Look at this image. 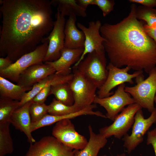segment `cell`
I'll return each instance as SVG.
<instances>
[{
  "instance_id": "cell-1",
  "label": "cell",
  "mask_w": 156,
  "mask_h": 156,
  "mask_svg": "<svg viewBox=\"0 0 156 156\" xmlns=\"http://www.w3.org/2000/svg\"><path fill=\"white\" fill-rule=\"evenodd\" d=\"M0 55L14 62L34 50L54 26L49 0H1Z\"/></svg>"
},
{
  "instance_id": "cell-33",
  "label": "cell",
  "mask_w": 156,
  "mask_h": 156,
  "mask_svg": "<svg viewBox=\"0 0 156 156\" xmlns=\"http://www.w3.org/2000/svg\"><path fill=\"white\" fill-rule=\"evenodd\" d=\"M132 3L140 4L145 7L153 8L156 6V0H130Z\"/></svg>"
},
{
  "instance_id": "cell-31",
  "label": "cell",
  "mask_w": 156,
  "mask_h": 156,
  "mask_svg": "<svg viewBox=\"0 0 156 156\" xmlns=\"http://www.w3.org/2000/svg\"><path fill=\"white\" fill-rule=\"evenodd\" d=\"M49 84L42 89L31 101L32 102L39 103H44L47 98L49 95L51 87Z\"/></svg>"
},
{
  "instance_id": "cell-3",
  "label": "cell",
  "mask_w": 156,
  "mask_h": 156,
  "mask_svg": "<svg viewBox=\"0 0 156 156\" xmlns=\"http://www.w3.org/2000/svg\"><path fill=\"white\" fill-rule=\"evenodd\" d=\"M105 50L94 51L88 54L76 68L99 89L108 76Z\"/></svg>"
},
{
  "instance_id": "cell-34",
  "label": "cell",
  "mask_w": 156,
  "mask_h": 156,
  "mask_svg": "<svg viewBox=\"0 0 156 156\" xmlns=\"http://www.w3.org/2000/svg\"><path fill=\"white\" fill-rule=\"evenodd\" d=\"M14 62L8 57L0 58V71L9 67Z\"/></svg>"
},
{
  "instance_id": "cell-20",
  "label": "cell",
  "mask_w": 156,
  "mask_h": 156,
  "mask_svg": "<svg viewBox=\"0 0 156 156\" xmlns=\"http://www.w3.org/2000/svg\"><path fill=\"white\" fill-rule=\"evenodd\" d=\"M94 108V106L91 105L79 111L66 115L55 116L47 114L38 121L31 123V131L32 132L40 128L51 125L64 119H70L84 115L95 116L97 114V112L93 111Z\"/></svg>"
},
{
  "instance_id": "cell-14",
  "label": "cell",
  "mask_w": 156,
  "mask_h": 156,
  "mask_svg": "<svg viewBox=\"0 0 156 156\" xmlns=\"http://www.w3.org/2000/svg\"><path fill=\"white\" fill-rule=\"evenodd\" d=\"M102 25L101 22L99 20L89 22L88 27L80 23H77L78 27L84 33L85 41L83 53L74 67L77 66L88 54L94 51L105 50L103 45L105 39L100 33Z\"/></svg>"
},
{
  "instance_id": "cell-38",
  "label": "cell",
  "mask_w": 156,
  "mask_h": 156,
  "mask_svg": "<svg viewBox=\"0 0 156 156\" xmlns=\"http://www.w3.org/2000/svg\"><path fill=\"white\" fill-rule=\"evenodd\" d=\"M154 102L156 103V92L155 96V99H154Z\"/></svg>"
},
{
  "instance_id": "cell-11",
  "label": "cell",
  "mask_w": 156,
  "mask_h": 156,
  "mask_svg": "<svg viewBox=\"0 0 156 156\" xmlns=\"http://www.w3.org/2000/svg\"><path fill=\"white\" fill-rule=\"evenodd\" d=\"M108 71L107 78L104 84L99 89L97 96L99 98L107 97L113 94L112 90L117 86L127 82L133 84V79L143 73V71H135L132 74L128 72L131 69L129 67L121 68L109 63L107 66Z\"/></svg>"
},
{
  "instance_id": "cell-16",
  "label": "cell",
  "mask_w": 156,
  "mask_h": 156,
  "mask_svg": "<svg viewBox=\"0 0 156 156\" xmlns=\"http://www.w3.org/2000/svg\"><path fill=\"white\" fill-rule=\"evenodd\" d=\"M83 50L84 48L70 49L64 47L58 60L44 62L52 66L55 69V73L63 75H69L72 73L71 66L79 61Z\"/></svg>"
},
{
  "instance_id": "cell-27",
  "label": "cell",
  "mask_w": 156,
  "mask_h": 156,
  "mask_svg": "<svg viewBox=\"0 0 156 156\" xmlns=\"http://www.w3.org/2000/svg\"><path fill=\"white\" fill-rule=\"evenodd\" d=\"M48 106V113L49 114L55 116L66 115L82 109L73 105L72 106L66 105L55 99H53Z\"/></svg>"
},
{
  "instance_id": "cell-23",
  "label": "cell",
  "mask_w": 156,
  "mask_h": 156,
  "mask_svg": "<svg viewBox=\"0 0 156 156\" xmlns=\"http://www.w3.org/2000/svg\"><path fill=\"white\" fill-rule=\"evenodd\" d=\"M52 5L57 6V10L63 16L72 15L85 18L87 16L86 10L80 7L76 0H52Z\"/></svg>"
},
{
  "instance_id": "cell-24",
  "label": "cell",
  "mask_w": 156,
  "mask_h": 156,
  "mask_svg": "<svg viewBox=\"0 0 156 156\" xmlns=\"http://www.w3.org/2000/svg\"><path fill=\"white\" fill-rule=\"evenodd\" d=\"M50 94L53 95L56 99L66 105L72 106L74 103L73 94L68 82L52 86Z\"/></svg>"
},
{
  "instance_id": "cell-32",
  "label": "cell",
  "mask_w": 156,
  "mask_h": 156,
  "mask_svg": "<svg viewBox=\"0 0 156 156\" xmlns=\"http://www.w3.org/2000/svg\"><path fill=\"white\" fill-rule=\"evenodd\" d=\"M146 144L152 145L156 156V128L147 133Z\"/></svg>"
},
{
  "instance_id": "cell-25",
  "label": "cell",
  "mask_w": 156,
  "mask_h": 156,
  "mask_svg": "<svg viewBox=\"0 0 156 156\" xmlns=\"http://www.w3.org/2000/svg\"><path fill=\"white\" fill-rule=\"evenodd\" d=\"M10 122L0 123V156H5L12 153L13 141L10 131Z\"/></svg>"
},
{
  "instance_id": "cell-15",
  "label": "cell",
  "mask_w": 156,
  "mask_h": 156,
  "mask_svg": "<svg viewBox=\"0 0 156 156\" xmlns=\"http://www.w3.org/2000/svg\"><path fill=\"white\" fill-rule=\"evenodd\" d=\"M55 72L52 66L45 62L34 65L21 74L17 84L24 87H32L36 83Z\"/></svg>"
},
{
  "instance_id": "cell-6",
  "label": "cell",
  "mask_w": 156,
  "mask_h": 156,
  "mask_svg": "<svg viewBox=\"0 0 156 156\" xmlns=\"http://www.w3.org/2000/svg\"><path fill=\"white\" fill-rule=\"evenodd\" d=\"M73 68V77L68 83L73 95V105L82 109L94 103L98 88L77 69Z\"/></svg>"
},
{
  "instance_id": "cell-12",
  "label": "cell",
  "mask_w": 156,
  "mask_h": 156,
  "mask_svg": "<svg viewBox=\"0 0 156 156\" xmlns=\"http://www.w3.org/2000/svg\"><path fill=\"white\" fill-rule=\"evenodd\" d=\"M55 138L66 146L73 150L84 148L88 141L83 135L79 133L69 119H65L56 123L52 131Z\"/></svg>"
},
{
  "instance_id": "cell-2",
  "label": "cell",
  "mask_w": 156,
  "mask_h": 156,
  "mask_svg": "<svg viewBox=\"0 0 156 156\" xmlns=\"http://www.w3.org/2000/svg\"><path fill=\"white\" fill-rule=\"evenodd\" d=\"M128 15L114 24L102 25L100 33L110 63L137 71L149 72L156 66V43L145 32L144 24L136 16L137 7L131 6Z\"/></svg>"
},
{
  "instance_id": "cell-22",
  "label": "cell",
  "mask_w": 156,
  "mask_h": 156,
  "mask_svg": "<svg viewBox=\"0 0 156 156\" xmlns=\"http://www.w3.org/2000/svg\"><path fill=\"white\" fill-rule=\"evenodd\" d=\"M32 87H25L12 83L6 79L0 76L1 98L20 101L24 94Z\"/></svg>"
},
{
  "instance_id": "cell-26",
  "label": "cell",
  "mask_w": 156,
  "mask_h": 156,
  "mask_svg": "<svg viewBox=\"0 0 156 156\" xmlns=\"http://www.w3.org/2000/svg\"><path fill=\"white\" fill-rule=\"evenodd\" d=\"M19 101L0 98V123L10 122L12 114L19 107Z\"/></svg>"
},
{
  "instance_id": "cell-36",
  "label": "cell",
  "mask_w": 156,
  "mask_h": 156,
  "mask_svg": "<svg viewBox=\"0 0 156 156\" xmlns=\"http://www.w3.org/2000/svg\"><path fill=\"white\" fill-rule=\"evenodd\" d=\"M77 4L82 8L86 10L88 5H92L94 0H76Z\"/></svg>"
},
{
  "instance_id": "cell-18",
  "label": "cell",
  "mask_w": 156,
  "mask_h": 156,
  "mask_svg": "<svg viewBox=\"0 0 156 156\" xmlns=\"http://www.w3.org/2000/svg\"><path fill=\"white\" fill-rule=\"evenodd\" d=\"M76 16L72 15L66 22L64 33V47L70 49L84 48L85 41L84 33L76 25Z\"/></svg>"
},
{
  "instance_id": "cell-30",
  "label": "cell",
  "mask_w": 156,
  "mask_h": 156,
  "mask_svg": "<svg viewBox=\"0 0 156 156\" xmlns=\"http://www.w3.org/2000/svg\"><path fill=\"white\" fill-rule=\"evenodd\" d=\"M115 2L113 0H94L92 5H97L102 11L104 17L113 10Z\"/></svg>"
},
{
  "instance_id": "cell-35",
  "label": "cell",
  "mask_w": 156,
  "mask_h": 156,
  "mask_svg": "<svg viewBox=\"0 0 156 156\" xmlns=\"http://www.w3.org/2000/svg\"><path fill=\"white\" fill-rule=\"evenodd\" d=\"M143 27L145 33L152 38L156 43V27H152L145 24Z\"/></svg>"
},
{
  "instance_id": "cell-9",
  "label": "cell",
  "mask_w": 156,
  "mask_h": 156,
  "mask_svg": "<svg viewBox=\"0 0 156 156\" xmlns=\"http://www.w3.org/2000/svg\"><path fill=\"white\" fill-rule=\"evenodd\" d=\"M125 83L118 86L117 89L111 96L103 98L95 97L94 103L103 107L106 110V118L114 121L116 116L126 105L136 103L131 95L125 90Z\"/></svg>"
},
{
  "instance_id": "cell-5",
  "label": "cell",
  "mask_w": 156,
  "mask_h": 156,
  "mask_svg": "<svg viewBox=\"0 0 156 156\" xmlns=\"http://www.w3.org/2000/svg\"><path fill=\"white\" fill-rule=\"evenodd\" d=\"M49 42L44 38L42 44L34 51L22 56L9 67L0 71V76L16 82L21 74L30 66L43 63L48 49Z\"/></svg>"
},
{
  "instance_id": "cell-29",
  "label": "cell",
  "mask_w": 156,
  "mask_h": 156,
  "mask_svg": "<svg viewBox=\"0 0 156 156\" xmlns=\"http://www.w3.org/2000/svg\"><path fill=\"white\" fill-rule=\"evenodd\" d=\"M31 103L29 108V112L31 123L38 121L48 113V105L45 103Z\"/></svg>"
},
{
  "instance_id": "cell-7",
  "label": "cell",
  "mask_w": 156,
  "mask_h": 156,
  "mask_svg": "<svg viewBox=\"0 0 156 156\" xmlns=\"http://www.w3.org/2000/svg\"><path fill=\"white\" fill-rule=\"evenodd\" d=\"M142 108L137 103L128 105L116 116L112 124L100 129L99 133L107 138L114 136L120 139L132 127L136 113Z\"/></svg>"
},
{
  "instance_id": "cell-28",
  "label": "cell",
  "mask_w": 156,
  "mask_h": 156,
  "mask_svg": "<svg viewBox=\"0 0 156 156\" xmlns=\"http://www.w3.org/2000/svg\"><path fill=\"white\" fill-rule=\"evenodd\" d=\"M136 16L138 20L144 21L148 26L156 27V9L144 6H139L137 8Z\"/></svg>"
},
{
  "instance_id": "cell-17",
  "label": "cell",
  "mask_w": 156,
  "mask_h": 156,
  "mask_svg": "<svg viewBox=\"0 0 156 156\" xmlns=\"http://www.w3.org/2000/svg\"><path fill=\"white\" fill-rule=\"evenodd\" d=\"M31 103L30 101L16 109L12 114L10 120V123L16 129L25 134L30 144L36 142L31 131V122L29 108Z\"/></svg>"
},
{
  "instance_id": "cell-13",
  "label": "cell",
  "mask_w": 156,
  "mask_h": 156,
  "mask_svg": "<svg viewBox=\"0 0 156 156\" xmlns=\"http://www.w3.org/2000/svg\"><path fill=\"white\" fill-rule=\"evenodd\" d=\"M55 17L56 20L54 22L53 27L48 36L45 38L49 43L44 62H53L58 60L64 47V30L66 22L65 16L57 10Z\"/></svg>"
},
{
  "instance_id": "cell-10",
  "label": "cell",
  "mask_w": 156,
  "mask_h": 156,
  "mask_svg": "<svg viewBox=\"0 0 156 156\" xmlns=\"http://www.w3.org/2000/svg\"><path fill=\"white\" fill-rule=\"evenodd\" d=\"M74 150L53 136H46L30 144L25 156H74Z\"/></svg>"
},
{
  "instance_id": "cell-37",
  "label": "cell",
  "mask_w": 156,
  "mask_h": 156,
  "mask_svg": "<svg viewBox=\"0 0 156 156\" xmlns=\"http://www.w3.org/2000/svg\"><path fill=\"white\" fill-rule=\"evenodd\" d=\"M101 156H107L106 155H104ZM116 156H126V155L125 153H122L119 155H117Z\"/></svg>"
},
{
  "instance_id": "cell-21",
  "label": "cell",
  "mask_w": 156,
  "mask_h": 156,
  "mask_svg": "<svg viewBox=\"0 0 156 156\" xmlns=\"http://www.w3.org/2000/svg\"><path fill=\"white\" fill-rule=\"evenodd\" d=\"M88 128L90 138L87 144L81 150H74V156H97L100 150L107 143V138L100 133H95L91 125Z\"/></svg>"
},
{
  "instance_id": "cell-8",
  "label": "cell",
  "mask_w": 156,
  "mask_h": 156,
  "mask_svg": "<svg viewBox=\"0 0 156 156\" xmlns=\"http://www.w3.org/2000/svg\"><path fill=\"white\" fill-rule=\"evenodd\" d=\"M156 123V108L151 113L150 116L145 119L142 110L140 109L136 113L134 121L130 135H125L122 140L124 146L128 153H130L143 141L144 135L152 125Z\"/></svg>"
},
{
  "instance_id": "cell-19",
  "label": "cell",
  "mask_w": 156,
  "mask_h": 156,
  "mask_svg": "<svg viewBox=\"0 0 156 156\" xmlns=\"http://www.w3.org/2000/svg\"><path fill=\"white\" fill-rule=\"evenodd\" d=\"M73 73L63 75L55 73L51 75L33 86L31 90L26 92L19 101L20 107L31 101L34 97L44 88L49 84L68 83L73 77Z\"/></svg>"
},
{
  "instance_id": "cell-4",
  "label": "cell",
  "mask_w": 156,
  "mask_h": 156,
  "mask_svg": "<svg viewBox=\"0 0 156 156\" xmlns=\"http://www.w3.org/2000/svg\"><path fill=\"white\" fill-rule=\"evenodd\" d=\"M148 74V77L145 79L143 73L139 75L135 78L136 85L132 87L125 86V90L132 96L136 103L151 113L155 108L156 67Z\"/></svg>"
}]
</instances>
